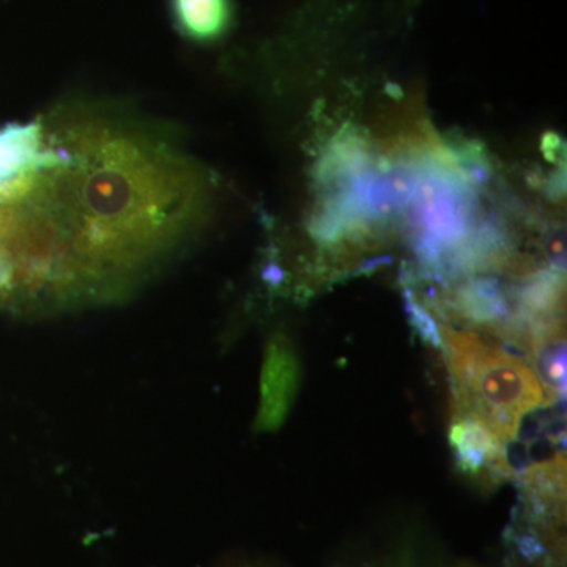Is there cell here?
Segmentation results:
<instances>
[{
  "instance_id": "4",
  "label": "cell",
  "mask_w": 567,
  "mask_h": 567,
  "mask_svg": "<svg viewBox=\"0 0 567 567\" xmlns=\"http://www.w3.org/2000/svg\"><path fill=\"white\" fill-rule=\"evenodd\" d=\"M450 443L464 475L484 486H496L511 477L506 442L488 425L466 415H454Z\"/></svg>"
},
{
  "instance_id": "1",
  "label": "cell",
  "mask_w": 567,
  "mask_h": 567,
  "mask_svg": "<svg viewBox=\"0 0 567 567\" xmlns=\"http://www.w3.org/2000/svg\"><path fill=\"white\" fill-rule=\"evenodd\" d=\"M76 125L51 136L58 159L40 175L61 308L132 289L192 229L203 199L193 164L162 142Z\"/></svg>"
},
{
  "instance_id": "6",
  "label": "cell",
  "mask_w": 567,
  "mask_h": 567,
  "mask_svg": "<svg viewBox=\"0 0 567 567\" xmlns=\"http://www.w3.org/2000/svg\"><path fill=\"white\" fill-rule=\"evenodd\" d=\"M462 311L468 319L486 323L503 316L505 305L494 286L481 282L468 287L462 295Z\"/></svg>"
},
{
  "instance_id": "2",
  "label": "cell",
  "mask_w": 567,
  "mask_h": 567,
  "mask_svg": "<svg viewBox=\"0 0 567 567\" xmlns=\"http://www.w3.org/2000/svg\"><path fill=\"white\" fill-rule=\"evenodd\" d=\"M443 338L454 415L480 420L506 443L516 440L525 415L547 404L550 394L535 369L480 336L450 330Z\"/></svg>"
},
{
  "instance_id": "5",
  "label": "cell",
  "mask_w": 567,
  "mask_h": 567,
  "mask_svg": "<svg viewBox=\"0 0 567 567\" xmlns=\"http://www.w3.org/2000/svg\"><path fill=\"white\" fill-rule=\"evenodd\" d=\"M173 11L182 33L197 41L221 37L233 17L230 0H173Z\"/></svg>"
},
{
  "instance_id": "3",
  "label": "cell",
  "mask_w": 567,
  "mask_h": 567,
  "mask_svg": "<svg viewBox=\"0 0 567 567\" xmlns=\"http://www.w3.org/2000/svg\"><path fill=\"white\" fill-rule=\"evenodd\" d=\"M300 357L286 334L276 333L265 350L260 375V402L256 429L275 432L284 424L292 409L300 386Z\"/></svg>"
},
{
  "instance_id": "7",
  "label": "cell",
  "mask_w": 567,
  "mask_h": 567,
  "mask_svg": "<svg viewBox=\"0 0 567 567\" xmlns=\"http://www.w3.org/2000/svg\"><path fill=\"white\" fill-rule=\"evenodd\" d=\"M410 311H412V323L413 327L420 331L421 338L423 341L427 342L432 347H436V349H442L443 339L440 336L439 330H436V324L434 320L431 319V316L425 315L423 309L417 308L415 303H410Z\"/></svg>"
}]
</instances>
